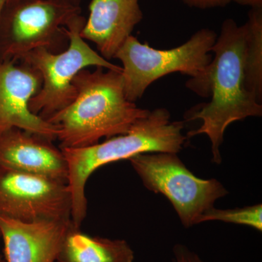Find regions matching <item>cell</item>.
Wrapping results in <instances>:
<instances>
[{"mask_svg": "<svg viewBox=\"0 0 262 262\" xmlns=\"http://www.w3.org/2000/svg\"><path fill=\"white\" fill-rule=\"evenodd\" d=\"M15 1V0H0V16H1L3 10Z\"/></svg>", "mask_w": 262, "mask_h": 262, "instance_id": "cell-19", "label": "cell"}, {"mask_svg": "<svg viewBox=\"0 0 262 262\" xmlns=\"http://www.w3.org/2000/svg\"><path fill=\"white\" fill-rule=\"evenodd\" d=\"M216 38L214 31L202 29L179 47L158 50L130 36L114 58L122 63L124 91L127 99L136 103L150 84L174 72L190 76L191 78L201 75L213 59L210 53Z\"/></svg>", "mask_w": 262, "mask_h": 262, "instance_id": "cell-5", "label": "cell"}, {"mask_svg": "<svg viewBox=\"0 0 262 262\" xmlns=\"http://www.w3.org/2000/svg\"><path fill=\"white\" fill-rule=\"evenodd\" d=\"M234 3L244 6H250L251 8H262V0H232Z\"/></svg>", "mask_w": 262, "mask_h": 262, "instance_id": "cell-18", "label": "cell"}, {"mask_svg": "<svg viewBox=\"0 0 262 262\" xmlns=\"http://www.w3.org/2000/svg\"><path fill=\"white\" fill-rule=\"evenodd\" d=\"M39 134L12 127L0 134V168L67 183L68 167L61 148Z\"/></svg>", "mask_w": 262, "mask_h": 262, "instance_id": "cell-10", "label": "cell"}, {"mask_svg": "<svg viewBox=\"0 0 262 262\" xmlns=\"http://www.w3.org/2000/svg\"><path fill=\"white\" fill-rule=\"evenodd\" d=\"M96 68L77 74L75 101L47 120L58 128L61 149L87 147L101 139L126 134L150 112L127 99L122 71Z\"/></svg>", "mask_w": 262, "mask_h": 262, "instance_id": "cell-2", "label": "cell"}, {"mask_svg": "<svg viewBox=\"0 0 262 262\" xmlns=\"http://www.w3.org/2000/svg\"><path fill=\"white\" fill-rule=\"evenodd\" d=\"M0 262H5V258L1 255H0Z\"/></svg>", "mask_w": 262, "mask_h": 262, "instance_id": "cell-21", "label": "cell"}, {"mask_svg": "<svg viewBox=\"0 0 262 262\" xmlns=\"http://www.w3.org/2000/svg\"><path fill=\"white\" fill-rule=\"evenodd\" d=\"M247 27L246 75L248 89L258 103L262 101V8H251Z\"/></svg>", "mask_w": 262, "mask_h": 262, "instance_id": "cell-14", "label": "cell"}, {"mask_svg": "<svg viewBox=\"0 0 262 262\" xmlns=\"http://www.w3.org/2000/svg\"><path fill=\"white\" fill-rule=\"evenodd\" d=\"M247 27L233 19L223 22L211 52L214 57L205 72L188 80L186 86L202 97L211 98L186 115L187 121L201 120L188 137L205 134L211 143L212 161L222 163L220 146L227 127L250 117H261L262 105L249 92L246 75Z\"/></svg>", "mask_w": 262, "mask_h": 262, "instance_id": "cell-1", "label": "cell"}, {"mask_svg": "<svg viewBox=\"0 0 262 262\" xmlns=\"http://www.w3.org/2000/svg\"><path fill=\"white\" fill-rule=\"evenodd\" d=\"M72 220L23 223L0 215L5 262H56Z\"/></svg>", "mask_w": 262, "mask_h": 262, "instance_id": "cell-11", "label": "cell"}, {"mask_svg": "<svg viewBox=\"0 0 262 262\" xmlns=\"http://www.w3.org/2000/svg\"><path fill=\"white\" fill-rule=\"evenodd\" d=\"M184 122L170 121L166 108H158L136 121L126 134L87 147L61 149L68 167L67 185L72 200L71 220L80 228L87 215L85 185L95 170L106 164L146 153H177L186 137Z\"/></svg>", "mask_w": 262, "mask_h": 262, "instance_id": "cell-3", "label": "cell"}, {"mask_svg": "<svg viewBox=\"0 0 262 262\" xmlns=\"http://www.w3.org/2000/svg\"><path fill=\"white\" fill-rule=\"evenodd\" d=\"M173 252V262H204L196 253L184 245L177 244L174 246Z\"/></svg>", "mask_w": 262, "mask_h": 262, "instance_id": "cell-16", "label": "cell"}, {"mask_svg": "<svg viewBox=\"0 0 262 262\" xmlns=\"http://www.w3.org/2000/svg\"><path fill=\"white\" fill-rule=\"evenodd\" d=\"M42 83V76L32 65L0 58V134L18 127L57 140L56 125L29 110V102Z\"/></svg>", "mask_w": 262, "mask_h": 262, "instance_id": "cell-9", "label": "cell"}, {"mask_svg": "<svg viewBox=\"0 0 262 262\" xmlns=\"http://www.w3.org/2000/svg\"><path fill=\"white\" fill-rule=\"evenodd\" d=\"M64 1L71 3V4L77 5V6H80L82 0H64Z\"/></svg>", "mask_w": 262, "mask_h": 262, "instance_id": "cell-20", "label": "cell"}, {"mask_svg": "<svg viewBox=\"0 0 262 262\" xmlns=\"http://www.w3.org/2000/svg\"><path fill=\"white\" fill-rule=\"evenodd\" d=\"M209 221H220L227 223L248 226L261 232L262 205L226 210L217 209L213 207L201 215L199 224Z\"/></svg>", "mask_w": 262, "mask_h": 262, "instance_id": "cell-15", "label": "cell"}, {"mask_svg": "<svg viewBox=\"0 0 262 262\" xmlns=\"http://www.w3.org/2000/svg\"><path fill=\"white\" fill-rule=\"evenodd\" d=\"M0 237H1V234H0Z\"/></svg>", "mask_w": 262, "mask_h": 262, "instance_id": "cell-22", "label": "cell"}, {"mask_svg": "<svg viewBox=\"0 0 262 262\" xmlns=\"http://www.w3.org/2000/svg\"><path fill=\"white\" fill-rule=\"evenodd\" d=\"M182 1L188 6L205 10L225 7L232 2V0H182Z\"/></svg>", "mask_w": 262, "mask_h": 262, "instance_id": "cell-17", "label": "cell"}, {"mask_svg": "<svg viewBox=\"0 0 262 262\" xmlns=\"http://www.w3.org/2000/svg\"><path fill=\"white\" fill-rule=\"evenodd\" d=\"M86 19L80 15L65 27L68 47L60 53L46 48L29 52L20 60L37 69L42 76V87L29 102V110L34 115L47 120L64 110L75 101L77 91L73 80L80 71L89 67L122 71L94 51L81 37Z\"/></svg>", "mask_w": 262, "mask_h": 262, "instance_id": "cell-4", "label": "cell"}, {"mask_svg": "<svg viewBox=\"0 0 262 262\" xmlns=\"http://www.w3.org/2000/svg\"><path fill=\"white\" fill-rule=\"evenodd\" d=\"M134 252L125 239L91 236L73 225L63 239L56 262H133Z\"/></svg>", "mask_w": 262, "mask_h": 262, "instance_id": "cell-13", "label": "cell"}, {"mask_svg": "<svg viewBox=\"0 0 262 262\" xmlns=\"http://www.w3.org/2000/svg\"><path fill=\"white\" fill-rule=\"evenodd\" d=\"M67 182L0 168V215L23 223L71 220Z\"/></svg>", "mask_w": 262, "mask_h": 262, "instance_id": "cell-8", "label": "cell"}, {"mask_svg": "<svg viewBox=\"0 0 262 262\" xmlns=\"http://www.w3.org/2000/svg\"><path fill=\"white\" fill-rule=\"evenodd\" d=\"M89 19L80 32L110 61L143 19L139 0H92Z\"/></svg>", "mask_w": 262, "mask_h": 262, "instance_id": "cell-12", "label": "cell"}, {"mask_svg": "<svg viewBox=\"0 0 262 262\" xmlns=\"http://www.w3.org/2000/svg\"><path fill=\"white\" fill-rule=\"evenodd\" d=\"M127 160L148 190L170 202L186 228L199 224L201 215L229 193L216 179L198 178L177 153H146Z\"/></svg>", "mask_w": 262, "mask_h": 262, "instance_id": "cell-7", "label": "cell"}, {"mask_svg": "<svg viewBox=\"0 0 262 262\" xmlns=\"http://www.w3.org/2000/svg\"><path fill=\"white\" fill-rule=\"evenodd\" d=\"M80 15V6L64 0H15L0 16V58L18 61L37 48L64 51L65 27Z\"/></svg>", "mask_w": 262, "mask_h": 262, "instance_id": "cell-6", "label": "cell"}]
</instances>
